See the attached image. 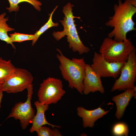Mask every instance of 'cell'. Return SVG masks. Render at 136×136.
<instances>
[{"instance_id": "1", "label": "cell", "mask_w": 136, "mask_h": 136, "mask_svg": "<svg viewBox=\"0 0 136 136\" xmlns=\"http://www.w3.org/2000/svg\"><path fill=\"white\" fill-rule=\"evenodd\" d=\"M114 15L110 17L106 23V26L114 28L108 34V37L114 38L116 41L122 42L127 39L128 32L136 30L132 18L136 12V7L132 5L130 0H125L123 3L118 0V4L114 5Z\"/></svg>"}, {"instance_id": "2", "label": "cell", "mask_w": 136, "mask_h": 136, "mask_svg": "<svg viewBox=\"0 0 136 136\" xmlns=\"http://www.w3.org/2000/svg\"><path fill=\"white\" fill-rule=\"evenodd\" d=\"M57 50L59 53L56 57L60 63L59 67L63 78L68 82L69 87L74 88L83 94L86 64L84 58L70 59L64 56L60 50L57 49Z\"/></svg>"}, {"instance_id": "3", "label": "cell", "mask_w": 136, "mask_h": 136, "mask_svg": "<svg viewBox=\"0 0 136 136\" xmlns=\"http://www.w3.org/2000/svg\"><path fill=\"white\" fill-rule=\"evenodd\" d=\"M74 5L68 3L63 8L62 12L65 15L63 20H60L64 29L62 31H54L53 36L56 40L58 41L66 36L69 46L74 52H77L80 54L88 52L90 49L85 46L81 40L78 35L75 23V18L80 19V17L73 16L72 8Z\"/></svg>"}, {"instance_id": "4", "label": "cell", "mask_w": 136, "mask_h": 136, "mask_svg": "<svg viewBox=\"0 0 136 136\" xmlns=\"http://www.w3.org/2000/svg\"><path fill=\"white\" fill-rule=\"evenodd\" d=\"M135 49L129 39L118 42L108 37L103 40L99 52L108 61L119 63L126 62L129 54Z\"/></svg>"}, {"instance_id": "5", "label": "cell", "mask_w": 136, "mask_h": 136, "mask_svg": "<svg viewBox=\"0 0 136 136\" xmlns=\"http://www.w3.org/2000/svg\"><path fill=\"white\" fill-rule=\"evenodd\" d=\"M63 88L62 81L59 79L49 77L43 80L38 91V101L49 105L56 103L66 93Z\"/></svg>"}, {"instance_id": "6", "label": "cell", "mask_w": 136, "mask_h": 136, "mask_svg": "<svg viewBox=\"0 0 136 136\" xmlns=\"http://www.w3.org/2000/svg\"><path fill=\"white\" fill-rule=\"evenodd\" d=\"M136 49L129 54L121 70L120 76L116 80L111 92L132 89L135 86L136 78Z\"/></svg>"}, {"instance_id": "7", "label": "cell", "mask_w": 136, "mask_h": 136, "mask_svg": "<svg viewBox=\"0 0 136 136\" xmlns=\"http://www.w3.org/2000/svg\"><path fill=\"white\" fill-rule=\"evenodd\" d=\"M27 98L24 102H20L15 104L6 119L13 118L20 121L22 129H25L31 123L35 115V112L31 106V100L33 94V85L27 89Z\"/></svg>"}, {"instance_id": "8", "label": "cell", "mask_w": 136, "mask_h": 136, "mask_svg": "<svg viewBox=\"0 0 136 136\" xmlns=\"http://www.w3.org/2000/svg\"><path fill=\"white\" fill-rule=\"evenodd\" d=\"M33 79L27 70L16 68L13 74L2 84L3 91L8 93L22 92L32 85Z\"/></svg>"}, {"instance_id": "9", "label": "cell", "mask_w": 136, "mask_h": 136, "mask_svg": "<svg viewBox=\"0 0 136 136\" xmlns=\"http://www.w3.org/2000/svg\"><path fill=\"white\" fill-rule=\"evenodd\" d=\"M92 63L90 65L93 70L101 77H112L114 79L120 75L125 63L110 62L100 53H94Z\"/></svg>"}, {"instance_id": "10", "label": "cell", "mask_w": 136, "mask_h": 136, "mask_svg": "<svg viewBox=\"0 0 136 136\" xmlns=\"http://www.w3.org/2000/svg\"><path fill=\"white\" fill-rule=\"evenodd\" d=\"M101 78L90 65L86 64L85 74L83 82V93L87 95L90 92L98 91L102 94L104 93L105 90Z\"/></svg>"}, {"instance_id": "11", "label": "cell", "mask_w": 136, "mask_h": 136, "mask_svg": "<svg viewBox=\"0 0 136 136\" xmlns=\"http://www.w3.org/2000/svg\"><path fill=\"white\" fill-rule=\"evenodd\" d=\"M77 111L78 116L82 119L83 127L85 128L93 127L95 122L106 115L110 110L105 111L100 106L91 110H88L80 106L77 107Z\"/></svg>"}, {"instance_id": "12", "label": "cell", "mask_w": 136, "mask_h": 136, "mask_svg": "<svg viewBox=\"0 0 136 136\" xmlns=\"http://www.w3.org/2000/svg\"><path fill=\"white\" fill-rule=\"evenodd\" d=\"M136 87L135 86L132 89L126 90L124 92L112 97V100L116 106L115 116L117 119L119 120L122 117L130 100L133 97L136 98Z\"/></svg>"}, {"instance_id": "13", "label": "cell", "mask_w": 136, "mask_h": 136, "mask_svg": "<svg viewBox=\"0 0 136 136\" xmlns=\"http://www.w3.org/2000/svg\"><path fill=\"white\" fill-rule=\"evenodd\" d=\"M34 105L37 109V113L34 116L31 123L32 126L29 129V131L32 133L38 128L46 124L52 126L54 128L56 127L60 128L59 126L55 125L50 123L46 119L45 116V112L49 109L48 105L43 104L38 100L35 101Z\"/></svg>"}, {"instance_id": "14", "label": "cell", "mask_w": 136, "mask_h": 136, "mask_svg": "<svg viewBox=\"0 0 136 136\" xmlns=\"http://www.w3.org/2000/svg\"><path fill=\"white\" fill-rule=\"evenodd\" d=\"M5 12L0 15V40L6 42L8 44L11 45L13 48L16 49V47L12 41L8 32L14 30V29L10 27L7 23L8 17L5 18Z\"/></svg>"}, {"instance_id": "15", "label": "cell", "mask_w": 136, "mask_h": 136, "mask_svg": "<svg viewBox=\"0 0 136 136\" xmlns=\"http://www.w3.org/2000/svg\"><path fill=\"white\" fill-rule=\"evenodd\" d=\"M16 68L10 60L0 58V82L2 84L14 73Z\"/></svg>"}, {"instance_id": "16", "label": "cell", "mask_w": 136, "mask_h": 136, "mask_svg": "<svg viewBox=\"0 0 136 136\" xmlns=\"http://www.w3.org/2000/svg\"><path fill=\"white\" fill-rule=\"evenodd\" d=\"M10 4L9 7L6 9L9 12H11L12 11L17 12L19 10L20 7L19 4L22 2H27L32 5L38 11L41 10L40 6L42 5V3L37 0H8Z\"/></svg>"}, {"instance_id": "17", "label": "cell", "mask_w": 136, "mask_h": 136, "mask_svg": "<svg viewBox=\"0 0 136 136\" xmlns=\"http://www.w3.org/2000/svg\"><path fill=\"white\" fill-rule=\"evenodd\" d=\"M58 6H57L54 9L51 14L47 22L34 35V39L32 40V46H33L36 43L39 38L43 33L48 29L52 27H57L59 25L58 23H54L52 20L53 15Z\"/></svg>"}, {"instance_id": "18", "label": "cell", "mask_w": 136, "mask_h": 136, "mask_svg": "<svg viewBox=\"0 0 136 136\" xmlns=\"http://www.w3.org/2000/svg\"><path fill=\"white\" fill-rule=\"evenodd\" d=\"M129 130L127 125L123 122H119L113 126L112 132L113 135L116 136H127Z\"/></svg>"}, {"instance_id": "19", "label": "cell", "mask_w": 136, "mask_h": 136, "mask_svg": "<svg viewBox=\"0 0 136 136\" xmlns=\"http://www.w3.org/2000/svg\"><path fill=\"white\" fill-rule=\"evenodd\" d=\"M10 35L11 39L13 42H21L26 41H32L34 39V35L15 32L10 34Z\"/></svg>"}, {"instance_id": "20", "label": "cell", "mask_w": 136, "mask_h": 136, "mask_svg": "<svg viewBox=\"0 0 136 136\" xmlns=\"http://www.w3.org/2000/svg\"><path fill=\"white\" fill-rule=\"evenodd\" d=\"M35 131L38 136H54L53 130L46 126L40 127Z\"/></svg>"}, {"instance_id": "21", "label": "cell", "mask_w": 136, "mask_h": 136, "mask_svg": "<svg viewBox=\"0 0 136 136\" xmlns=\"http://www.w3.org/2000/svg\"><path fill=\"white\" fill-rule=\"evenodd\" d=\"M3 92L2 88V84L0 82V108L1 107L2 99L3 96Z\"/></svg>"}, {"instance_id": "22", "label": "cell", "mask_w": 136, "mask_h": 136, "mask_svg": "<svg viewBox=\"0 0 136 136\" xmlns=\"http://www.w3.org/2000/svg\"><path fill=\"white\" fill-rule=\"evenodd\" d=\"M53 130L54 133V136H62V135L61 134L60 132L57 129H54Z\"/></svg>"}, {"instance_id": "23", "label": "cell", "mask_w": 136, "mask_h": 136, "mask_svg": "<svg viewBox=\"0 0 136 136\" xmlns=\"http://www.w3.org/2000/svg\"><path fill=\"white\" fill-rule=\"evenodd\" d=\"M130 1L132 5L136 7V0H130Z\"/></svg>"}]
</instances>
